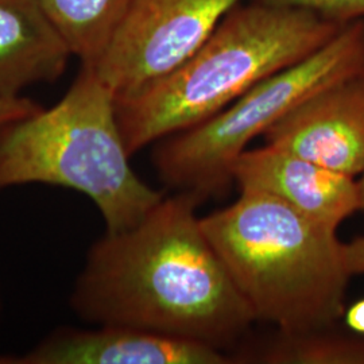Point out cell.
Segmentation results:
<instances>
[{"mask_svg": "<svg viewBox=\"0 0 364 364\" xmlns=\"http://www.w3.org/2000/svg\"><path fill=\"white\" fill-rule=\"evenodd\" d=\"M364 68V19L352 21L323 48L237 97L215 117L158 141L151 161L177 192L208 198L232 181V165L251 141L316 92Z\"/></svg>", "mask_w": 364, "mask_h": 364, "instance_id": "obj_5", "label": "cell"}, {"mask_svg": "<svg viewBox=\"0 0 364 364\" xmlns=\"http://www.w3.org/2000/svg\"><path fill=\"white\" fill-rule=\"evenodd\" d=\"M234 363L364 364V336L341 333L335 326L278 335L252 352L234 353Z\"/></svg>", "mask_w": 364, "mask_h": 364, "instance_id": "obj_12", "label": "cell"}, {"mask_svg": "<svg viewBox=\"0 0 364 364\" xmlns=\"http://www.w3.org/2000/svg\"><path fill=\"white\" fill-rule=\"evenodd\" d=\"M344 320L351 332L364 336V299L353 302L348 309H346Z\"/></svg>", "mask_w": 364, "mask_h": 364, "instance_id": "obj_16", "label": "cell"}, {"mask_svg": "<svg viewBox=\"0 0 364 364\" xmlns=\"http://www.w3.org/2000/svg\"><path fill=\"white\" fill-rule=\"evenodd\" d=\"M70 57L39 0H0V99L57 81Z\"/></svg>", "mask_w": 364, "mask_h": 364, "instance_id": "obj_10", "label": "cell"}, {"mask_svg": "<svg viewBox=\"0 0 364 364\" xmlns=\"http://www.w3.org/2000/svg\"><path fill=\"white\" fill-rule=\"evenodd\" d=\"M203 201L165 196L130 230L97 239L69 296L78 318L235 347L257 320L203 230Z\"/></svg>", "mask_w": 364, "mask_h": 364, "instance_id": "obj_1", "label": "cell"}, {"mask_svg": "<svg viewBox=\"0 0 364 364\" xmlns=\"http://www.w3.org/2000/svg\"><path fill=\"white\" fill-rule=\"evenodd\" d=\"M72 55L93 66L103 57L129 11L131 0H39Z\"/></svg>", "mask_w": 364, "mask_h": 364, "instance_id": "obj_11", "label": "cell"}, {"mask_svg": "<svg viewBox=\"0 0 364 364\" xmlns=\"http://www.w3.org/2000/svg\"><path fill=\"white\" fill-rule=\"evenodd\" d=\"M231 174L240 189L273 196L309 219L333 228L360 210L353 177L273 146L245 150L235 159Z\"/></svg>", "mask_w": 364, "mask_h": 364, "instance_id": "obj_9", "label": "cell"}, {"mask_svg": "<svg viewBox=\"0 0 364 364\" xmlns=\"http://www.w3.org/2000/svg\"><path fill=\"white\" fill-rule=\"evenodd\" d=\"M343 257L351 275H364V234L343 243Z\"/></svg>", "mask_w": 364, "mask_h": 364, "instance_id": "obj_15", "label": "cell"}, {"mask_svg": "<svg viewBox=\"0 0 364 364\" xmlns=\"http://www.w3.org/2000/svg\"><path fill=\"white\" fill-rule=\"evenodd\" d=\"M346 25L270 0L237 4L181 66L117 99L129 154L215 117L262 80L317 52Z\"/></svg>", "mask_w": 364, "mask_h": 364, "instance_id": "obj_2", "label": "cell"}, {"mask_svg": "<svg viewBox=\"0 0 364 364\" xmlns=\"http://www.w3.org/2000/svg\"><path fill=\"white\" fill-rule=\"evenodd\" d=\"M1 314H3V293H1V287H0V320H1Z\"/></svg>", "mask_w": 364, "mask_h": 364, "instance_id": "obj_18", "label": "cell"}, {"mask_svg": "<svg viewBox=\"0 0 364 364\" xmlns=\"http://www.w3.org/2000/svg\"><path fill=\"white\" fill-rule=\"evenodd\" d=\"M356 183H358V195H359V209L364 210V170L359 176V180H356Z\"/></svg>", "mask_w": 364, "mask_h": 364, "instance_id": "obj_17", "label": "cell"}, {"mask_svg": "<svg viewBox=\"0 0 364 364\" xmlns=\"http://www.w3.org/2000/svg\"><path fill=\"white\" fill-rule=\"evenodd\" d=\"M243 1L131 0L93 70L115 99L132 96L191 58L223 18Z\"/></svg>", "mask_w": 364, "mask_h": 364, "instance_id": "obj_6", "label": "cell"}, {"mask_svg": "<svg viewBox=\"0 0 364 364\" xmlns=\"http://www.w3.org/2000/svg\"><path fill=\"white\" fill-rule=\"evenodd\" d=\"M38 103L30 100L25 96H18L11 99H0V129L14 123L16 120L30 117L39 109H42Z\"/></svg>", "mask_w": 364, "mask_h": 364, "instance_id": "obj_14", "label": "cell"}, {"mask_svg": "<svg viewBox=\"0 0 364 364\" xmlns=\"http://www.w3.org/2000/svg\"><path fill=\"white\" fill-rule=\"evenodd\" d=\"M130 158L114 92L81 65L57 105L0 129V191L28 183L72 189L91 198L105 232L126 231L165 197Z\"/></svg>", "mask_w": 364, "mask_h": 364, "instance_id": "obj_4", "label": "cell"}, {"mask_svg": "<svg viewBox=\"0 0 364 364\" xmlns=\"http://www.w3.org/2000/svg\"><path fill=\"white\" fill-rule=\"evenodd\" d=\"M277 4L308 10L341 25L364 19V0H270Z\"/></svg>", "mask_w": 364, "mask_h": 364, "instance_id": "obj_13", "label": "cell"}, {"mask_svg": "<svg viewBox=\"0 0 364 364\" xmlns=\"http://www.w3.org/2000/svg\"><path fill=\"white\" fill-rule=\"evenodd\" d=\"M230 353L198 341L138 328L60 326L0 364H232Z\"/></svg>", "mask_w": 364, "mask_h": 364, "instance_id": "obj_8", "label": "cell"}, {"mask_svg": "<svg viewBox=\"0 0 364 364\" xmlns=\"http://www.w3.org/2000/svg\"><path fill=\"white\" fill-rule=\"evenodd\" d=\"M201 225L255 320L301 333L344 317L352 275L338 228L252 189Z\"/></svg>", "mask_w": 364, "mask_h": 364, "instance_id": "obj_3", "label": "cell"}, {"mask_svg": "<svg viewBox=\"0 0 364 364\" xmlns=\"http://www.w3.org/2000/svg\"><path fill=\"white\" fill-rule=\"evenodd\" d=\"M263 138L267 146L359 177L364 170V68L309 96Z\"/></svg>", "mask_w": 364, "mask_h": 364, "instance_id": "obj_7", "label": "cell"}]
</instances>
